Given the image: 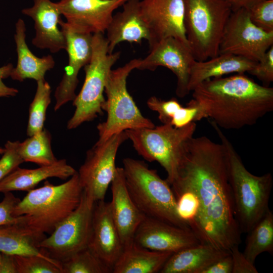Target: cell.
I'll list each match as a JSON object with an SVG mask.
<instances>
[{
    "label": "cell",
    "instance_id": "cell-1",
    "mask_svg": "<svg viewBox=\"0 0 273 273\" xmlns=\"http://www.w3.org/2000/svg\"><path fill=\"white\" fill-rule=\"evenodd\" d=\"M173 191L188 190L196 195L198 214L192 231L200 243L230 251L241 243L222 145L205 136L189 141Z\"/></svg>",
    "mask_w": 273,
    "mask_h": 273
},
{
    "label": "cell",
    "instance_id": "cell-2",
    "mask_svg": "<svg viewBox=\"0 0 273 273\" xmlns=\"http://www.w3.org/2000/svg\"><path fill=\"white\" fill-rule=\"evenodd\" d=\"M192 92L200 120L211 118L225 129L254 125L273 110V88L259 84L244 73L206 80Z\"/></svg>",
    "mask_w": 273,
    "mask_h": 273
},
{
    "label": "cell",
    "instance_id": "cell-3",
    "mask_svg": "<svg viewBox=\"0 0 273 273\" xmlns=\"http://www.w3.org/2000/svg\"><path fill=\"white\" fill-rule=\"evenodd\" d=\"M82 192L77 172L61 185L47 180L42 187L28 191L16 205L13 212L18 217L16 224L38 243L76 209Z\"/></svg>",
    "mask_w": 273,
    "mask_h": 273
},
{
    "label": "cell",
    "instance_id": "cell-4",
    "mask_svg": "<svg viewBox=\"0 0 273 273\" xmlns=\"http://www.w3.org/2000/svg\"><path fill=\"white\" fill-rule=\"evenodd\" d=\"M211 124L223 148L237 222L241 233H247L269 209L272 174L257 176L250 173L220 128L212 121Z\"/></svg>",
    "mask_w": 273,
    "mask_h": 273
},
{
    "label": "cell",
    "instance_id": "cell-5",
    "mask_svg": "<svg viewBox=\"0 0 273 273\" xmlns=\"http://www.w3.org/2000/svg\"><path fill=\"white\" fill-rule=\"evenodd\" d=\"M122 163L127 191L145 216L190 229L177 214L171 186L161 178L156 170L150 168L143 161L131 158H124Z\"/></svg>",
    "mask_w": 273,
    "mask_h": 273
},
{
    "label": "cell",
    "instance_id": "cell-6",
    "mask_svg": "<svg viewBox=\"0 0 273 273\" xmlns=\"http://www.w3.org/2000/svg\"><path fill=\"white\" fill-rule=\"evenodd\" d=\"M196 126V122L178 128L163 124L125 131L139 155L163 167L167 175L166 180L171 185L177 177L187 144L194 136Z\"/></svg>",
    "mask_w": 273,
    "mask_h": 273
},
{
    "label": "cell",
    "instance_id": "cell-7",
    "mask_svg": "<svg viewBox=\"0 0 273 273\" xmlns=\"http://www.w3.org/2000/svg\"><path fill=\"white\" fill-rule=\"evenodd\" d=\"M184 26L195 60L219 54L222 34L232 12L224 0H183Z\"/></svg>",
    "mask_w": 273,
    "mask_h": 273
},
{
    "label": "cell",
    "instance_id": "cell-8",
    "mask_svg": "<svg viewBox=\"0 0 273 273\" xmlns=\"http://www.w3.org/2000/svg\"><path fill=\"white\" fill-rule=\"evenodd\" d=\"M141 59H132L110 72L104 90L106 99L102 106L107 118L97 126L99 134L97 142H103L126 130L155 126L142 114L127 89V78L133 70L138 69Z\"/></svg>",
    "mask_w": 273,
    "mask_h": 273
},
{
    "label": "cell",
    "instance_id": "cell-9",
    "mask_svg": "<svg viewBox=\"0 0 273 273\" xmlns=\"http://www.w3.org/2000/svg\"><path fill=\"white\" fill-rule=\"evenodd\" d=\"M120 56V52L109 53L108 42L104 34L93 35L91 58L83 67L84 81L80 91L73 101L75 109L67 122L68 129L76 128L103 114L106 81L112 66Z\"/></svg>",
    "mask_w": 273,
    "mask_h": 273
},
{
    "label": "cell",
    "instance_id": "cell-10",
    "mask_svg": "<svg viewBox=\"0 0 273 273\" xmlns=\"http://www.w3.org/2000/svg\"><path fill=\"white\" fill-rule=\"evenodd\" d=\"M95 202L83 190L80 201L68 216L37 246L47 256L59 262L87 247Z\"/></svg>",
    "mask_w": 273,
    "mask_h": 273
},
{
    "label": "cell",
    "instance_id": "cell-11",
    "mask_svg": "<svg viewBox=\"0 0 273 273\" xmlns=\"http://www.w3.org/2000/svg\"><path fill=\"white\" fill-rule=\"evenodd\" d=\"M128 137L125 131L96 143L86 152L84 163L77 172L83 190L96 202L105 200L115 176L118 150Z\"/></svg>",
    "mask_w": 273,
    "mask_h": 273
},
{
    "label": "cell",
    "instance_id": "cell-12",
    "mask_svg": "<svg viewBox=\"0 0 273 273\" xmlns=\"http://www.w3.org/2000/svg\"><path fill=\"white\" fill-rule=\"evenodd\" d=\"M273 46V32H266L250 20L248 11H232L221 39L219 54H230L257 62Z\"/></svg>",
    "mask_w": 273,
    "mask_h": 273
},
{
    "label": "cell",
    "instance_id": "cell-13",
    "mask_svg": "<svg viewBox=\"0 0 273 273\" xmlns=\"http://www.w3.org/2000/svg\"><path fill=\"white\" fill-rule=\"evenodd\" d=\"M149 49V54L141 59L138 69L154 71L159 66L168 68L176 77L177 96L184 98L187 96L190 93V70L195 60L189 43L174 37H168Z\"/></svg>",
    "mask_w": 273,
    "mask_h": 273
},
{
    "label": "cell",
    "instance_id": "cell-14",
    "mask_svg": "<svg viewBox=\"0 0 273 273\" xmlns=\"http://www.w3.org/2000/svg\"><path fill=\"white\" fill-rule=\"evenodd\" d=\"M59 26L66 38L65 50L68 54V62L55 90V111L68 102L73 101L76 96L75 90L78 83V73L91 58L93 35L76 31L62 20L60 21Z\"/></svg>",
    "mask_w": 273,
    "mask_h": 273
},
{
    "label": "cell",
    "instance_id": "cell-15",
    "mask_svg": "<svg viewBox=\"0 0 273 273\" xmlns=\"http://www.w3.org/2000/svg\"><path fill=\"white\" fill-rule=\"evenodd\" d=\"M127 0H61L57 2L66 23L82 32L104 34L114 11Z\"/></svg>",
    "mask_w": 273,
    "mask_h": 273
},
{
    "label": "cell",
    "instance_id": "cell-16",
    "mask_svg": "<svg viewBox=\"0 0 273 273\" xmlns=\"http://www.w3.org/2000/svg\"><path fill=\"white\" fill-rule=\"evenodd\" d=\"M140 7L150 31L149 48L168 37L188 43L184 26L183 0H141Z\"/></svg>",
    "mask_w": 273,
    "mask_h": 273
},
{
    "label": "cell",
    "instance_id": "cell-17",
    "mask_svg": "<svg viewBox=\"0 0 273 273\" xmlns=\"http://www.w3.org/2000/svg\"><path fill=\"white\" fill-rule=\"evenodd\" d=\"M133 240L150 250L172 253L200 243L191 229L147 216L136 230Z\"/></svg>",
    "mask_w": 273,
    "mask_h": 273
},
{
    "label": "cell",
    "instance_id": "cell-18",
    "mask_svg": "<svg viewBox=\"0 0 273 273\" xmlns=\"http://www.w3.org/2000/svg\"><path fill=\"white\" fill-rule=\"evenodd\" d=\"M119 232L113 220L109 202H95L87 247L112 270L123 248Z\"/></svg>",
    "mask_w": 273,
    "mask_h": 273
},
{
    "label": "cell",
    "instance_id": "cell-19",
    "mask_svg": "<svg viewBox=\"0 0 273 273\" xmlns=\"http://www.w3.org/2000/svg\"><path fill=\"white\" fill-rule=\"evenodd\" d=\"M33 2L31 7L21 11L23 15L34 21L35 34L32 40V44L40 49H48L52 53L65 50V36L59 28L62 19L57 3L51 0H33Z\"/></svg>",
    "mask_w": 273,
    "mask_h": 273
},
{
    "label": "cell",
    "instance_id": "cell-20",
    "mask_svg": "<svg viewBox=\"0 0 273 273\" xmlns=\"http://www.w3.org/2000/svg\"><path fill=\"white\" fill-rule=\"evenodd\" d=\"M140 0H127L122 10L113 15L106 32L109 53L123 41L141 44L143 39L151 40L149 27L140 10Z\"/></svg>",
    "mask_w": 273,
    "mask_h": 273
},
{
    "label": "cell",
    "instance_id": "cell-21",
    "mask_svg": "<svg viewBox=\"0 0 273 273\" xmlns=\"http://www.w3.org/2000/svg\"><path fill=\"white\" fill-rule=\"evenodd\" d=\"M111 212L123 245L133 240L145 216L138 208L127 191L122 167H117L111 184Z\"/></svg>",
    "mask_w": 273,
    "mask_h": 273
},
{
    "label": "cell",
    "instance_id": "cell-22",
    "mask_svg": "<svg viewBox=\"0 0 273 273\" xmlns=\"http://www.w3.org/2000/svg\"><path fill=\"white\" fill-rule=\"evenodd\" d=\"M26 30L24 20L19 18L15 24L14 34L17 62L10 77L20 82L26 79H32L36 81L44 79L47 72L55 67V61L52 55L40 58L32 53L26 41Z\"/></svg>",
    "mask_w": 273,
    "mask_h": 273
},
{
    "label": "cell",
    "instance_id": "cell-23",
    "mask_svg": "<svg viewBox=\"0 0 273 273\" xmlns=\"http://www.w3.org/2000/svg\"><path fill=\"white\" fill-rule=\"evenodd\" d=\"M77 171L65 159L58 160L50 165L35 169L16 168L0 181V192L29 191L49 178L66 179Z\"/></svg>",
    "mask_w": 273,
    "mask_h": 273
},
{
    "label": "cell",
    "instance_id": "cell-24",
    "mask_svg": "<svg viewBox=\"0 0 273 273\" xmlns=\"http://www.w3.org/2000/svg\"><path fill=\"white\" fill-rule=\"evenodd\" d=\"M257 62L230 54H219L203 61L195 60L190 68L188 89L192 92L201 82L230 74L249 72Z\"/></svg>",
    "mask_w": 273,
    "mask_h": 273
},
{
    "label": "cell",
    "instance_id": "cell-25",
    "mask_svg": "<svg viewBox=\"0 0 273 273\" xmlns=\"http://www.w3.org/2000/svg\"><path fill=\"white\" fill-rule=\"evenodd\" d=\"M172 254L150 250L132 240L123 245L122 251L113 267L112 272H160Z\"/></svg>",
    "mask_w": 273,
    "mask_h": 273
},
{
    "label": "cell",
    "instance_id": "cell-26",
    "mask_svg": "<svg viewBox=\"0 0 273 273\" xmlns=\"http://www.w3.org/2000/svg\"><path fill=\"white\" fill-rule=\"evenodd\" d=\"M230 253V251L200 243L172 253L160 273H201L208 266Z\"/></svg>",
    "mask_w": 273,
    "mask_h": 273
},
{
    "label": "cell",
    "instance_id": "cell-27",
    "mask_svg": "<svg viewBox=\"0 0 273 273\" xmlns=\"http://www.w3.org/2000/svg\"><path fill=\"white\" fill-rule=\"evenodd\" d=\"M38 242L15 224L0 227V251L13 255H33L52 261L37 246Z\"/></svg>",
    "mask_w": 273,
    "mask_h": 273
},
{
    "label": "cell",
    "instance_id": "cell-28",
    "mask_svg": "<svg viewBox=\"0 0 273 273\" xmlns=\"http://www.w3.org/2000/svg\"><path fill=\"white\" fill-rule=\"evenodd\" d=\"M247 233L243 254L250 262L255 263L262 253L273 254V213L269 209Z\"/></svg>",
    "mask_w": 273,
    "mask_h": 273
},
{
    "label": "cell",
    "instance_id": "cell-29",
    "mask_svg": "<svg viewBox=\"0 0 273 273\" xmlns=\"http://www.w3.org/2000/svg\"><path fill=\"white\" fill-rule=\"evenodd\" d=\"M51 135L46 129L29 136L18 144L17 151L24 162L34 163L41 166L52 165L58 159L52 151Z\"/></svg>",
    "mask_w": 273,
    "mask_h": 273
},
{
    "label": "cell",
    "instance_id": "cell-30",
    "mask_svg": "<svg viewBox=\"0 0 273 273\" xmlns=\"http://www.w3.org/2000/svg\"><path fill=\"white\" fill-rule=\"evenodd\" d=\"M34 98L30 104L26 134L30 136L43 129L47 109L51 102V87L45 79L39 80Z\"/></svg>",
    "mask_w": 273,
    "mask_h": 273
},
{
    "label": "cell",
    "instance_id": "cell-31",
    "mask_svg": "<svg viewBox=\"0 0 273 273\" xmlns=\"http://www.w3.org/2000/svg\"><path fill=\"white\" fill-rule=\"evenodd\" d=\"M62 273H110L112 270L88 248L60 262Z\"/></svg>",
    "mask_w": 273,
    "mask_h": 273
},
{
    "label": "cell",
    "instance_id": "cell-32",
    "mask_svg": "<svg viewBox=\"0 0 273 273\" xmlns=\"http://www.w3.org/2000/svg\"><path fill=\"white\" fill-rule=\"evenodd\" d=\"M14 256L18 273H62L59 261L33 255Z\"/></svg>",
    "mask_w": 273,
    "mask_h": 273
},
{
    "label": "cell",
    "instance_id": "cell-33",
    "mask_svg": "<svg viewBox=\"0 0 273 273\" xmlns=\"http://www.w3.org/2000/svg\"><path fill=\"white\" fill-rule=\"evenodd\" d=\"M173 192L176 199L177 214L180 219L191 230L199 212L198 198L194 192L188 190H181Z\"/></svg>",
    "mask_w": 273,
    "mask_h": 273
},
{
    "label": "cell",
    "instance_id": "cell-34",
    "mask_svg": "<svg viewBox=\"0 0 273 273\" xmlns=\"http://www.w3.org/2000/svg\"><path fill=\"white\" fill-rule=\"evenodd\" d=\"M248 11L256 26L266 32H273V0H262Z\"/></svg>",
    "mask_w": 273,
    "mask_h": 273
},
{
    "label": "cell",
    "instance_id": "cell-35",
    "mask_svg": "<svg viewBox=\"0 0 273 273\" xmlns=\"http://www.w3.org/2000/svg\"><path fill=\"white\" fill-rule=\"evenodd\" d=\"M147 105L150 109L158 114V118L162 124H170L172 118L182 107L175 98L164 100L155 96L151 97Z\"/></svg>",
    "mask_w": 273,
    "mask_h": 273
},
{
    "label": "cell",
    "instance_id": "cell-36",
    "mask_svg": "<svg viewBox=\"0 0 273 273\" xmlns=\"http://www.w3.org/2000/svg\"><path fill=\"white\" fill-rule=\"evenodd\" d=\"M19 141H8L0 159V181L24 162L17 151Z\"/></svg>",
    "mask_w": 273,
    "mask_h": 273
},
{
    "label": "cell",
    "instance_id": "cell-37",
    "mask_svg": "<svg viewBox=\"0 0 273 273\" xmlns=\"http://www.w3.org/2000/svg\"><path fill=\"white\" fill-rule=\"evenodd\" d=\"M248 73L255 76L264 84V86H268L273 81V46Z\"/></svg>",
    "mask_w": 273,
    "mask_h": 273
},
{
    "label": "cell",
    "instance_id": "cell-38",
    "mask_svg": "<svg viewBox=\"0 0 273 273\" xmlns=\"http://www.w3.org/2000/svg\"><path fill=\"white\" fill-rule=\"evenodd\" d=\"M20 199L15 197L12 192L4 193V197L0 202V227L16 224L18 217H15L13 212Z\"/></svg>",
    "mask_w": 273,
    "mask_h": 273
},
{
    "label": "cell",
    "instance_id": "cell-39",
    "mask_svg": "<svg viewBox=\"0 0 273 273\" xmlns=\"http://www.w3.org/2000/svg\"><path fill=\"white\" fill-rule=\"evenodd\" d=\"M232 259V273H258L254 263L250 262L239 250V245L230 249Z\"/></svg>",
    "mask_w": 273,
    "mask_h": 273
},
{
    "label": "cell",
    "instance_id": "cell-40",
    "mask_svg": "<svg viewBox=\"0 0 273 273\" xmlns=\"http://www.w3.org/2000/svg\"><path fill=\"white\" fill-rule=\"evenodd\" d=\"M232 259L230 253L208 266L201 273H232Z\"/></svg>",
    "mask_w": 273,
    "mask_h": 273
},
{
    "label": "cell",
    "instance_id": "cell-41",
    "mask_svg": "<svg viewBox=\"0 0 273 273\" xmlns=\"http://www.w3.org/2000/svg\"><path fill=\"white\" fill-rule=\"evenodd\" d=\"M13 65L10 63L0 67V97L16 96L19 91L17 89L7 86L3 80L10 76Z\"/></svg>",
    "mask_w": 273,
    "mask_h": 273
},
{
    "label": "cell",
    "instance_id": "cell-42",
    "mask_svg": "<svg viewBox=\"0 0 273 273\" xmlns=\"http://www.w3.org/2000/svg\"><path fill=\"white\" fill-rule=\"evenodd\" d=\"M0 273H18L13 255L2 253Z\"/></svg>",
    "mask_w": 273,
    "mask_h": 273
},
{
    "label": "cell",
    "instance_id": "cell-43",
    "mask_svg": "<svg viewBox=\"0 0 273 273\" xmlns=\"http://www.w3.org/2000/svg\"><path fill=\"white\" fill-rule=\"evenodd\" d=\"M231 6L232 11L240 9H250L256 3L262 0H224Z\"/></svg>",
    "mask_w": 273,
    "mask_h": 273
},
{
    "label": "cell",
    "instance_id": "cell-44",
    "mask_svg": "<svg viewBox=\"0 0 273 273\" xmlns=\"http://www.w3.org/2000/svg\"><path fill=\"white\" fill-rule=\"evenodd\" d=\"M5 148H2L0 147V154H3L5 152Z\"/></svg>",
    "mask_w": 273,
    "mask_h": 273
},
{
    "label": "cell",
    "instance_id": "cell-45",
    "mask_svg": "<svg viewBox=\"0 0 273 273\" xmlns=\"http://www.w3.org/2000/svg\"><path fill=\"white\" fill-rule=\"evenodd\" d=\"M2 258V253L0 251V270H1V265Z\"/></svg>",
    "mask_w": 273,
    "mask_h": 273
}]
</instances>
